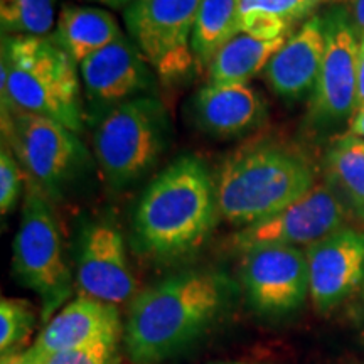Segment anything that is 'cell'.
<instances>
[{"mask_svg":"<svg viewBox=\"0 0 364 364\" xmlns=\"http://www.w3.org/2000/svg\"><path fill=\"white\" fill-rule=\"evenodd\" d=\"M336 2L339 0H241V12H265L294 26L295 22L312 17L316 9Z\"/></svg>","mask_w":364,"mask_h":364,"instance_id":"obj_24","label":"cell"},{"mask_svg":"<svg viewBox=\"0 0 364 364\" xmlns=\"http://www.w3.org/2000/svg\"><path fill=\"white\" fill-rule=\"evenodd\" d=\"M4 144L16 154L22 169L44 193L70 184L88 162L78 134L56 120L2 103Z\"/></svg>","mask_w":364,"mask_h":364,"instance_id":"obj_7","label":"cell"},{"mask_svg":"<svg viewBox=\"0 0 364 364\" xmlns=\"http://www.w3.org/2000/svg\"><path fill=\"white\" fill-rule=\"evenodd\" d=\"M215 181L220 215L240 228L277 215L317 184L311 162L279 144L235 150Z\"/></svg>","mask_w":364,"mask_h":364,"instance_id":"obj_3","label":"cell"},{"mask_svg":"<svg viewBox=\"0 0 364 364\" xmlns=\"http://www.w3.org/2000/svg\"><path fill=\"white\" fill-rule=\"evenodd\" d=\"M54 24V0H0L4 36H46Z\"/></svg>","mask_w":364,"mask_h":364,"instance_id":"obj_22","label":"cell"},{"mask_svg":"<svg viewBox=\"0 0 364 364\" xmlns=\"http://www.w3.org/2000/svg\"><path fill=\"white\" fill-rule=\"evenodd\" d=\"M86 97L95 107L108 108L142 97L154 85L152 68L134 41L125 36L80 65Z\"/></svg>","mask_w":364,"mask_h":364,"instance_id":"obj_14","label":"cell"},{"mask_svg":"<svg viewBox=\"0 0 364 364\" xmlns=\"http://www.w3.org/2000/svg\"><path fill=\"white\" fill-rule=\"evenodd\" d=\"M34 351H36V349H34ZM33 364H44V358L41 356V354L38 353V359H36V361H34Z\"/></svg>","mask_w":364,"mask_h":364,"instance_id":"obj_32","label":"cell"},{"mask_svg":"<svg viewBox=\"0 0 364 364\" xmlns=\"http://www.w3.org/2000/svg\"><path fill=\"white\" fill-rule=\"evenodd\" d=\"M230 280L215 270H184L132 300L125 349L134 364H162L199 339L230 302Z\"/></svg>","mask_w":364,"mask_h":364,"instance_id":"obj_1","label":"cell"},{"mask_svg":"<svg viewBox=\"0 0 364 364\" xmlns=\"http://www.w3.org/2000/svg\"><path fill=\"white\" fill-rule=\"evenodd\" d=\"M364 107V43L359 49V65H358V108Z\"/></svg>","mask_w":364,"mask_h":364,"instance_id":"obj_28","label":"cell"},{"mask_svg":"<svg viewBox=\"0 0 364 364\" xmlns=\"http://www.w3.org/2000/svg\"><path fill=\"white\" fill-rule=\"evenodd\" d=\"M216 181L194 156L179 157L144 191L135 208V247L156 262H177L203 248L216 228Z\"/></svg>","mask_w":364,"mask_h":364,"instance_id":"obj_2","label":"cell"},{"mask_svg":"<svg viewBox=\"0 0 364 364\" xmlns=\"http://www.w3.org/2000/svg\"><path fill=\"white\" fill-rule=\"evenodd\" d=\"M241 284L248 306L258 316H289L309 297L306 252L284 245L248 250L241 260Z\"/></svg>","mask_w":364,"mask_h":364,"instance_id":"obj_11","label":"cell"},{"mask_svg":"<svg viewBox=\"0 0 364 364\" xmlns=\"http://www.w3.org/2000/svg\"><path fill=\"white\" fill-rule=\"evenodd\" d=\"M363 300H364V287H363Z\"/></svg>","mask_w":364,"mask_h":364,"instance_id":"obj_33","label":"cell"},{"mask_svg":"<svg viewBox=\"0 0 364 364\" xmlns=\"http://www.w3.org/2000/svg\"><path fill=\"white\" fill-rule=\"evenodd\" d=\"M122 332L125 327L118 306L80 295L46 322L33 348L41 356H49L83 346L120 341Z\"/></svg>","mask_w":364,"mask_h":364,"instance_id":"obj_16","label":"cell"},{"mask_svg":"<svg viewBox=\"0 0 364 364\" xmlns=\"http://www.w3.org/2000/svg\"><path fill=\"white\" fill-rule=\"evenodd\" d=\"M344 7L359 41L364 43V0H346Z\"/></svg>","mask_w":364,"mask_h":364,"instance_id":"obj_27","label":"cell"},{"mask_svg":"<svg viewBox=\"0 0 364 364\" xmlns=\"http://www.w3.org/2000/svg\"><path fill=\"white\" fill-rule=\"evenodd\" d=\"M167 135V113L149 95L105 110L95 127L93 147L108 184L122 189L142 179L166 149Z\"/></svg>","mask_w":364,"mask_h":364,"instance_id":"obj_5","label":"cell"},{"mask_svg":"<svg viewBox=\"0 0 364 364\" xmlns=\"http://www.w3.org/2000/svg\"><path fill=\"white\" fill-rule=\"evenodd\" d=\"M199 6L201 0H139L124 11L130 39L166 83L196 68L191 39Z\"/></svg>","mask_w":364,"mask_h":364,"instance_id":"obj_9","label":"cell"},{"mask_svg":"<svg viewBox=\"0 0 364 364\" xmlns=\"http://www.w3.org/2000/svg\"><path fill=\"white\" fill-rule=\"evenodd\" d=\"M29 184L21 226L14 238L12 265L21 284L39 295L43 318L48 322L71 295L73 277L44 191L33 181Z\"/></svg>","mask_w":364,"mask_h":364,"instance_id":"obj_6","label":"cell"},{"mask_svg":"<svg viewBox=\"0 0 364 364\" xmlns=\"http://www.w3.org/2000/svg\"><path fill=\"white\" fill-rule=\"evenodd\" d=\"M90 2H97V4H100V6L112 7V9H122V11H125L127 7L134 6V4L139 2V0H90Z\"/></svg>","mask_w":364,"mask_h":364,"instance_id":"obj_30","label":"cell"},{"mask_svg":"<svg viewBox=\"0 0 364 364\" xmlns=\"http://www.w3.org/2000/svg\"><path fill=\"white\" fill-rule=\"evenodd\" d=\"M76 284L81 295L120 306L135 294V279L120 230L108 221L83 230L76 257Z\"/></svg>","mask_w":364,"mask_h":364,"instance_id":"obj_13","label":"cell"},{"mask_svg":"<svg viewBox=\"0 0 364 364\" xmlns=\"http://www.w3.org/2000/svg\"><path fill=\"white\" fill-rule=\"evenodd\" d=\"M309 297L329 314L364 287V231L344 226L306 248Z\"/></svg>","mask_w":364,"mask_h":364,"instance_id":"obj_12","label":"cell"},{"mask_svg":"<svg viewBox=\"0 0 364 364\" xmlns=\"http://www.w3.org/2000/svg\"><path fill=\"white\" fill-rule=\"evenodd\" d=\"M241 33V0H201L191 39L194 65L208 71L228 41Z\"/></svg>","mask_w":364,"mask_h":364,"instance_id":"obj_20","label":"cell"},{"mask_svg":"<svg viewBox=\"0 0 364 364\" xmlns=\"http://www.w3.org/2000/svg\"><path fill=\"white\" fill-rule=\"evenodd\" d=\"M326 53L324 14H314L287 38L265 68L267 85L287 102L311 98Z\"/></svg>","mask_w":364,"mask_h":364,"instance_id":"obj_15","label":"cell"},{"mask_svg":"<svg viewBox=\"0 0 364 364\" xmlns=\"http://www.w3.org/2000/svg\"><path fill=\"white\" fill-rule=\"evenodd\" d=\"M2 103L51 118L80 134L83 102L76 63L48 36H4Z\"/></svg>","mask_w":364,"mask_h":364,"instance_id":"obj_4","label":"cell"},{"mask_svg":"<svg viewBox=\"0 0 364 364\" xmlns=\"http://www.w3.org/2000/svg\"><path fill=\"white\" fill-rule=\"evenodd\" d=\"M34 326L36 312L29 300L4 297L0 302V353L21 351Z\"/></svg>","mask_w":364,"mask_h":364,"instance_id":"obj_23","label":"cell"},{"mask_svg":"<svg viewBox=\"0 0 364 364\" xmlns=\"http://www.w3.org/2000/svg\"><path fill=\"white\" fill-rule=\"evenodd\" d=\"M120 341L68 349L44 358V364H120Z\"/></svg>","mask_w":364,"mask_h":364,"instance_id":"obj_25","label":"cell"},{"mask_svg":"<svg viewBox=\"0 0 364 364\" xmlns=\"http://www.w3.org/2000/svg\"><path fill=\"white\" fill-rule=\"evenodd\" d=\"M191 112L204 134L236 139L258 129L267 118V103L250 83L208 81L191 102Z\"/></svg>","mask_w":364,"mask_h":364,"instance_id":"obj_17","label":"cell"},{"mask_svg":"<svg viewBox=\"0 0 364 364\" xmlns=\"http://www.w3.org/2000/svg\"><path fill=\"white\" fill-rule=\"evenodd\" d=\"M349 218L351 215L339 196L322 182L277 215L240 228L231 236V245L241 253L267 245L309 247L344 228Z\"/></svg>","mask_w":364,"mask_h":364,"instance_id":"obj_10","label":"cell"},{"mask_svg":"<svg viewBox=\"0 0 364 364\" xmlns=\"http://www.w3.org/2000/svg\"><path fill=\"white\" fill-rule=\"evenodd\" d=\"M349 134L364 139V107L358 108L356 113H354L351 124H349Z\"/></svg>","mask_w":364,"mask_h":364,"instance_id":"obj_29","label":"cell"},{"mask_svg":"<svg viewBox=\"0 0 364 364\" xmlns=\"http://www.w3.org/2000/svg\"><path fill=\"white\" fill-rule=\"evenodd\" d=\"M324 177L353 220L364 226V139L348 134L334 140L324 156Z\"/></svg>","mask_w":364,"mask_h":364,"instance_id":"obj_19","label":"cell"},{"mask_svg":"<svg viewBox=\"0 0 364 364\" xmlns=\"http://www.w3.org/2000/svg\"><path fill=\"white\" fill-rule=\"evenodd\" d=\"M287 39L265 41L240 33L220 49L209 66L213 83H248L265 68Z\"/></svg>","mask_w":364,"mask_h":364,"instance_id":"obj_21","label":"cell"},{"mask_svg":"<svg viewBox=\"0 0 364 364\" xmlns=\"http://www.w3.org/2000/svg\"><path fill=\"white\" fill-rule=\"evenodd\" d=\"M120 38H124V33L110 12L83 6L63 7L51 36L78 66Z\"/></svg>","mask_w":364,"mask_h":364,"instance_id":"obj_18","label":"cell"},{"mask_svg":"<svg viewBox=\"0 0 364 364\" xmlns=\"http://www.w3.org/2000/svg\"><path fill=\"white\" fill-rule=\"evenodd\" d=\"M24 171L21 162L17 161L16 154L2 145L0 150V211L2 216L9 215L19 201L22 188H24Z\"/></svg>","mask_w":364,"mask_h":364,"instance_id":"obj_26","label":"cell"},{"mask_svg":"<svg viewBox=\"0 0 364 364\" xmlns=\"http://www.w3.org/2000/svg\"><path fill=\"white\" fill-rule=\"evenodd\" d=\"M216 364H263V363H248V361H228V363H216Z\"/></svg>","mask_w":364,"mask_h":364,"instance_id":"obj_31","label":"cell"},{"mask_svg":"<svg viewBox=\"0 0 364 364\" xmlns=\"http://www.w3.org/2000/svg\"><path fill=\"white\" fill-rule=\"evenodd\" d=\"M324 22L326 53L307 108V125L316 134H329L351 124L358 105L361 41L341 4L327 9Z\"/></svg>","mask_w":364,"mask_h":364,"instance_id":"obj_8","label":"cell"}]
</instances>
